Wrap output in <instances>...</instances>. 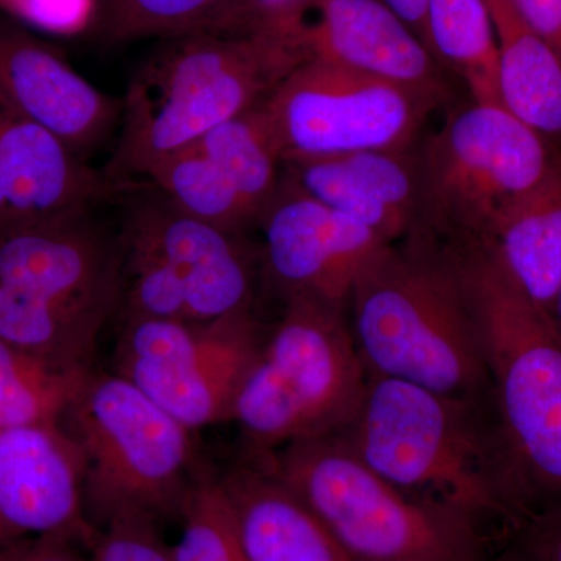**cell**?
<instances>
[{"mask_svg": "<svg viewBox=\"0 0 561 561\" xmlns=\"http://www.w3.org/2000/svg\"><path fill=\"white\" fill-rule=\"evenodd\" d=\"M335 435L394 489L497 545L523 523L493 405L368 376L359 411Z\"/></svg>", "mask_w": 561, "mask_h": 561, "instance_id": "obj_1", "label": "cell"}, {"mask_svg": "<svg viewBox=\"0 0 561 561\" xmlns=\"http://www.w3.org/2000/svg\"><path fill=\"white\" fill-rule=\"evenodd\" d=\"M346 312L368 376L494 408L478 313L449 243L413 231L383 250Z\"/></svg>", "mask_w": 561, "mask_h": 561, "instance_id": "obj_2", "label": "cell"}, {"mask_svg": "<svg viewBox=\"0 0 561 561\" xmlns=\"http://www.w3.org/2000/svg\"><path fill=\"white\" fill-rule=\"evenodd\" d=\"M309 58L301 38L192 32L165 39L128 87L106 184L147 180L165 158L260 106Z\"/></svg>", "mask_w": 561, "mask_h": 561, "instance_id": "obj_3", "label": "cell"}, {"mask_svg": "<svg viewBox=\"0 0 561 561\" xmlns=\"http://www.w3.org/2000/svg\"><path fill=\"white\" fill-rule=\"evenodd\" d=\"M489 365L494 416L524 519L561 507V334L489 245H453ZM523 519V522H524Z\"/></svg>", "mask_w": 561, "mask_h": 561, "instance_id": "obj_4", "label": "cell"}, {"mask_svg": "<svg viewBox=\"0 0 561 561\" xmlns=\"http://www.w3.org/2000/svg\"><path fill=\"white\" fill-rule=\"evenodd\" d=\"M284 301L232 408L250 456L339 434L367 390L346 309L302 295Z\"/></svg>", "mask_w": 561, "mask_h": 561, "instance_id": "obj_5", "label": "cell"}, {"mask_svg": "<svg viewBox=\"0 0 561 561\" xmlns=\"http://www.w3.org/2000/svg\"><path fill=\"white\" fill-rule=\"evenodd\" d=\"M83 468L95 529L114 519L181 518L194 474L192 431L117 373L92 371L61 420Z\"/></svg>", "mask_w": 561, "mask_h": 561, "instance_id": "obj_6", "label": "cell"}, {"mask_svg": "<svg viewBox=\"0 0 561 561\" xmlns=\"http://www.w3.org/2000/svg\"><path fill=\"white\" fill-rule=\"evenodd\" d=\"M354 561H474L504 546L383 481L337 437L262 454Z\"/></svg>", "mask_w": 561, "mask_h": 561, "instance_id": "obj_7", "label": "cell"}, {"mask_svg": "<svg viewBox=\"0 0 561 561\" xmlns=\"http://www.w3.org/2000/svg\"><path fill=\"white\" fill-rule=\"evenodd\" d=\"M559 151L504 106H463L416 150L415 231L454 245H486L501 217L545 179Z\"/></svg>", "mask_w": 561, "mask_h": 561, "instance_id": "obj_8", "label": "cell"}, {"mask_svg": "<svg viewBox=\"0 0 561 561\" xmlns=\"http://www.w3.org/2000/svg\"><path fill=\"white\" fill-rule=\"evenodd\" d=\"M437 106L390 81L309 58L261 108L284 165L359 151H412Z\"/></svg>", "mask_w": 561, "mask_h": 561, "instance_id": "obj_9", "label": "cell"}, {"mask_svg": "<svg viewBox=\"0 0 561 561\" xmlns=\"http://www.w3.org/2000/svg\"><path fill=\"white\" fill-rule=\"evenodd\" d=\"M262 341L251 309L205 323L128 319L114 373L194 432L231 420Z\"/></svg>", "mask_w": 561, "mask_h": 561, "instance_id": "obj_10", "label": "cell"}, {"mask_svg": "<svg viewBox=\"0 0 561 561\" xmlns=\"http://www.w3.org/2000/svg\"><path fill=\"white\" fill-rule=\"evenodd\" d=\"M0 286L105 327L119 308L122 245L87 213L0 228Z\"/></svg>", "mask_w": 561, "mask_h": 561, "instance_id": "obj_11", "label": "cell"}, {"mask_svg": "<svg viewBox=\"0 0 561 561\" xmlns=\"http://www.w3.org/2000/svg\"><path fill=\"white\" fill-rule=\"evenodd\" d=\"M257 224L265 272L284 298L302 295L345 309L362 273L393 245L284 179Z\"/></svg>", "mask_w": 561, "mask_h": 561, "instance_id": "obj_12", "label": "cell"}, {"mask_svg": "<svg viewBox=\"0 0 561 561\" xmlns=\"http://www.w3.org/2000/svg\"><path fill=\"white\" fill-rule=\"evenodd\" d=\"M124 242L168 268L186 298L191 323L250 311L254 268L241 234L187 216L158 192L135 203Z\"/></svg>", "mask_w": 561, "mask_h": 561, "instance_id": "obj_13", "label": "cell"}, {"mask_svg": "<svg viewBox=\"0 0 561 561\" xmlns=\"http://www.w3.org/2000/svg\"><path fill=\"white\" fill-rule=\"evenodd\" d=\"M0 523L14 540L90 545L80 453L61 424L0 427Z\"/></svg>", "mask_w": 561, "mask_h": 561, "instance_id": "obj_14", "label": "cell"}, {"mask_svg": "<svg viewBox=\"0 0 561 561\" xmlns=\"http://www.w3.org/2000/svg\"><path fill=\"white\" fill-rule=\"evenodd\" d=\"M0 95L79 157L106 138L121 114L119 103L3 11Z\"/></svg>", "mask_w": 561, "mask_h": 561, "instance_id": "obj_15", "label": "cell"}, {"mask_svg": "<svg viewBox=\"0 0 561 561\" xmlns=\"http://www.w3.org/2000/svg\"><path fill=\"white\" fill-rule=\"evenodd\" d=\"M309 57L448 101L443 66L383 0H321L305 27Z\"/></svg>", "mask_w": 561, "mask_h": 561, "instance_id": "obj_16", "label": "cell"}, {"mask_svg": "<svg viewBox=\"0 0 561 561\" xmlns=\"http://www.w3.org/2000/svg\"><path fill=\"white\" fill-rule=\"evenodd\" d=\"M283 179L313 201L397 243L419 228L416 150L359 151L284 164Z\"/></svg>", "mask_w": 561, "mask_h": 561, "instance_id": "obj_17", "label": "cell"}, {"mask_svg": "<svg viewBox=\"0 0 561 561\" xmlns=\"http://www.w3.org/2000/svg\"><path fill=\"white\" fill-rule=\"evenodd\" d=\"M0 171L13 224L87 213L110 187L54 133L0 95ZM11 224V225H13Z\"/></svg>", "mask_w": 561, "mask_h": 561, "instance_id": "obj_18", "label": "cell"}, {"mask_svg": "<svg viewBox=\"0 0 561 561\" xmlns=\"http://www.w3.org/2000/svg\"><path fill=\"white\" fill-rule=\"evenodd\" d=\"M247 561H354L261 457L219 479Z\"/></svg>", "mask_w": 561, "mask_h": 561, "instance_id": "obj_19", "label": "cell"}, {"mask_svg": "<svg viewBox=\"0 0 561 561\" xmlns=\"http://www.w3.org/2000/svg\"><path fill=\"white\" fill-rule=\"evenodd\" d=\"M486 245L519 289L551 316L561 283V151L545 179L501 217Z\"/></svg>", "mask_w": 561, "mask_h": 561, "instance_id": "obj_20", "label": "cell"}, {"mask_svg": "<svg viewBox=\"0 0 561 561\" xmlns=\"http://www.w3.org/2000/svg\"><path fill=\"white\" fill-rule=\"evenodd\" d=\"M500 46L502 106L561 151V60L513 0H486Z\"/></svg>", "mask_w": 561, "mask_h": 561, "instance_id": "obj_21", "label": "cell"}, {"mask_svg": "<svg viewBox=\"0 0 561 561\" xmlns=\"http://www.w3.org/2000/svg\"><path fill=\"white\" fill-rule=\"evenodd\" d=\"M427 46L467 84L472 102L502 106L500 46L486 0H427Z\"/></svg>", "mask_w": 561, "mask_h": 561, "instance_id": "obj_22", "label": "cell"}, {"mask_svg": "<svg viewBox=\"0 0 561 561\" xmlns=\"http://www.w3.org/2000/svg\"><path fill=\"white\" fill-rule=\"evenodd\" d=\"M92 367L62 364L0 339V427L61 424Z\"/></svg>", "mask_w": 561, "mask_h": 561, "instance_id": "obj_23", "label": "cell"}, {"mask_svg": "<svg viewBox=\"0 0 561 561\" xmlns=\"http://www.w3.org/2000/svg\"><path fill=\"white\" fill-rule=\"evenodd\" d=\"M261 105L194 144L231 180L256 220L278 191L284 169Z\"/></svg>", "mask_w": 561, "mask_h": 561, "instance_id": "obj_24", "label": "cell"}, {"mask_svg": "<svg viewBox=\"0 0 561 561\" xmlns=\"http://www.w3.org/2000/svg\"><path fill=\"white\" fill-rule=\"evenodd\" d=\"M147 180L187 216L242 234L256 217L231 180L197 146L176 151L151 169Z\"/></svg>", "mask_w": 561, "mask_h": 561, "instance_id": "obj_25", "label": "cell"}, {"mask_svg": "<svg viewBox=\"0 0 561 561\" xmlns=\"http://www.w3.org/2000/svg\"><path fill=\"white\" fill-rule=\"evenodd\" d=\"M227 0H95L94 31L110 43L198 32Z\"/></svg>", "mask_w": 561, "mask_h": 561, "instance_id": "obj_26", "label": "cell"}, {"mask_svg": "<svg viewBox=\"0 0 561 561\" xmlns=\"http://www.w3.org/2000/svg\"><path fill=\"white\" fill-rule=\"evenodd\" d=\"M180 519L173 561H247L219 479L201 478Z\"/></svg>", "mask_w": 561, "mask_h": 561, "instance_id": "obj_27", "label": "cell"}, {"mask_svg": "<svg viewBox=\"0 0 561 561\" xmlns=\"http://www.w3.org/2000/svg\"><path fill=\"white\" fill-rule=\"evenodd\" d=\"M321 0H227L198 32L302 38Z\"/></svg>", "mask_w": 561, "mask_h": 561, "instance_id": "obj_28", "label": "cell"}, {"mask_svg": "<svg viewBox=\"0 0 561 561\" xmlns=\"http://www.w3.org/2000/svg\"><path fill=\"white\" fill-rule=\"evenodd\" d=\"M88 549L92 561H173L158 524L144 518L114 519L99 527Z\"/></svg>", "mask_w": 561, "mask_h": 561, "instance_id": "obj_29", "label": "cell"}, {"mask_svg": "<svg viewBox=\"0 0 561 561\" xmlns=\"http://www.w3.org/2000/svg\"><path fill=\"white\" fill-rule=\"evenodd\" d=\"M512 542L530 561H561V507L524 519L513 534Z\"/></svg>", "mask_w": 561, "mask_h": 561, "instance_id": "obj_30", "label": "cell"}, {"mask_svg": "<svg viewBox=\"0 0 561 561\" xmlns=\"http://www.w3.org/2000/svg\"><path fill=\"white\" fill-rule=\"evenodd\" d=\"M76 541L55 537L18 538L0 549V561H92L76 549Z\"/></svg>", "mask_w": 561, "mask_h": 561, "instance_id": "obj_31", "label": "cell"}, {"mask_svg": "<svg viewBox=\"0 0 561 561\" xmlns=\"http://www.w3.org/2000/svg\"><path fill=\"white\" fill-rule=\"evenodd\" d=\"M18 16L50 28H65L80 16L83 0H0Z\"/></svg>", "mask_w": 561, "mask_h": 561, "instance_id": "obj_32", "label": "cell"}, {"mask_svg": "<svg viewBox=\"0 0 561 561\" xmlns=\"http://www.w3.org/2000/svg\"><path fill=\"white\" fill-rule=\"evenodd\" d=\"M523 20L561 60V0H513Z\"/></svg>", "mask_w": 561, "mask_h": 561, "instance_id": "obj_33", "label": "cell"}, {"mask_svg": "<svg viewBox=\"0 0 561 561\" xmlns=\"http://www.w3.org/2000/svg\"><path fill=\"white\" fill-rule=\"evenodd\" d=\"M394 13L416 32L427 46L426 5L427 0H383ZM430 49V46H427Z\"/></svg>", "mask_w": 561, "mask_h": 561, "instance_id": "obj_34", "label": "cell"}, {"mask_svg": "<svg viewBox=\"0 0 561 561\" xmlns=\"http://www.w3.org/2000/svg\"><path fill=\"white\" fill-rule=\"evenodd\" d=\"M474 561H530L529 557L526 556L522 551V549L518 548V546L513 545V542H508V545H505L504 548L497 549V551H494L493 553H490V556L482 557V559L474 560Z\"/></svg>", "mask_w": 561, "mask_h": 561, "instance_id": "obj_35", "label": "cell"}, {"mask_svg": "<svg viewBox=\"0 0 561 561\" xmlns=\"http://www.w3.org/2000/svg\"><path fill=\"white\" fill-rule=\"evenodd\" d=\"M11 224H13V216H11L9 197H7L5 181L0 171V228Z\"/></svg>", "mask_w": 561, "mask_h": 561, "instance_id": "obj_36", "label": "cell"}, {"mask_svg": "<svg viewBox=\"0 0 561 561\" xmlns=\"http://www.w3.org/2000/svg\"><path fill=\"white\" fill-rule=\"evenodd\" d=\"M551 317L553 323H556L557 330L560 331L561 334V283L559 287V291H557L556 301H553V306L551 309Z\"/></svg>", "mask_w": 561, "mask_h": 561, "instance_id": "obj_37", "label": "cell"}, {"mask_svg": "<svg viewBox=\"0 0 561 561\" xmlns=\"http://www.w3.org/2000/svg\"><path fill=\"white\" fill-rule=\"evenodd\" d=\"M13 540L14 538H11L9 531H7L5 527H3V524L0 523V549H2L3 546L9 545V542Z\"/></svg>", "mask_w": 561, "mask_h": 561, "instance_id": "obj_38", "label": "cell"}]
</instances>
